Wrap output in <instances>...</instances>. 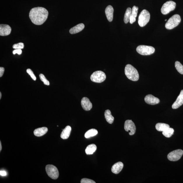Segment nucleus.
I'll list each match as a JSON object with an SVG mask.
<instances>
[{
	"label": "nucleus",
	"instance_id": "e433bc0d",
	"mask_svg": "<svg viewBox=\"0 0 183 183\" xmlns=\"http://www.w3.org/2000/svg\"><path fill=\"white\" fill-rule=\"evenodd\" d=\"M167 19H166V20H165V21H167Z\"/></svg>",
	"mask_w": 183,
	"mask_h": 183
},
{
	"label": "nucleus",
	"instance_id": "f8f14e48",
	"mask_svg": "<svg viewBox=\"0 0 183 183\" xmlns=\"http://www.w3.org/2000/svg\"><path fill=\"white\" fill-rule=\"evenodd\" d=\"M11 32V28L7 24H1L0 25V35L1 36H6L9 35Z\"/></svg>",
	"mask_w": 183,
	"mask_h": 183
},
{
	"label": "nucleus",
	"instance_id": "0eeeda50",
	"mask_svg": "<svg viewBox=\"0 0 183 183\" xmlns=\"http://www.w3.org/2000/svg\"><path fill=\"white\" fill-rule=\"evenodd\" d=\"M106 78L105 73L98 71H95L91 75V80L93 82L96 83H101L104 81Z\"/></svg>",
	"mask_w": 183,
	"mask_h": 183
},
{
	"label": "nucleus",
	"instance_id": "7ed1b4c3",
	"mask_svg": "<svg viewBox=\"0 0 183 183\" xmlns=\"http://www.w3.org/2000/svg\"><path fill=\"white\" fill-rule=\"evenodd\" d=\"M181 18L180 15L175 14L169 18L165 25L166 28L168 30L172 29L180 24Z\"/></svg>",
	"mask_w": 183,
	"mask_h": 183
},
{
	"label": "nucleus",
	"instance_id": "c756f323",
	"mask_svg": "<svg viewBox=\"0 0 183 183\" xmlns=\"http://www.w3.org/2000/svg\"><path fill=\"white\" fill-rule=\"evenodd\" d=\"M27 73L29 75L31 78H32L33 80H36V77L34 73H33V72L32 70L30 69V68H28V69H27Z\"/></svg>",
	"mask_w": 183,
	"mask_h": 183
},
{
	"label": "nucleus",
	"instance_id": "ddd939ff",
	"mask_svg": "<svg viewBox=\"0 0 183 183\" xmlns=\"http://www.w3.org/2000/svg\"><path fill=\"white\" fill-rule=\"evenodd\" d=\"M81 105L85 111H89L92 107V105L90 100L86 97H83L81 101Z\"/></svg>",
	"mask_w": 183,
	"mask_h": 183
},
{
	"label": "nucleus",
	"instance_id": "393cba45",
	"mask_svg": "<svg viewBox=\"0 0 183 183\" xmlns=\"http://www.w3.org/2000/svg\"><path fill=\"white\" fill-rule=\"evenodd\" d=\"M132 9L130 8L127 9L125 14L124 21L125 23L127 24L130 21V17L131 14Z\"/></svg>",
	"mask_w": 183,
	"mask_h": 183
},
{
	"label": "nucleus",
	"instance_id": "c9c22d12",
	"mask_svg": "<svg viewBox=\"0 0 183 183\" xmlns=\"http://www.w3.org/2000/svg\"><path fill=\"white\" fill-rule=\"evenodd\" d=\"M1 96H2V95H1V92H0V99H1Z\"/></svg>",
	"mask_w": 183,
	"mask_h": 183
},
{
	"label": "nucleus",
	"instance_id": "cd10ccee",
	"mask_svg": "<svg viewBox=\"0 0 183 183\" xmlns=\"http://www.w3.org/2000/svg\"><path fill=\"white\" fill-rule=\"evenodd\" d=\"M39 78L42 82L44 83V84L47 86H49L50 85V82L48 80L47 78H46L44 75L42 74H41L39 75Z\"/></svg>",
	"mask_w": 183,
	"mask_h": 183
},
{
	"label": "nucleus",
	"instance_id": "5701e85b",
	"mask_svg": "<svg viewBox=\"0 0 183 183\" xmlns=\"http://www.w3.org/2000/svg\"><path fill=\"white\" fill-rule=\"evenodd\" d=\"M155 128L159 131L163 132V131L170 128L169 125L162 123H159L156 125Z\"/></svg>",
	"mask_w": 183,
	"mask_h": 183
},
{
	"label": "nucleus",
	"instance_id": "f3484780",
	"mask_svg": "<svg viewBox=\"0 0 183 183\" xmlns=\"http://www.w3.org/2000/svg\"><path fill=\"white\" fill-rule=\"evenodd\" d=\"M71 131V127L69 126H66L61 133V138L64 139H67L70 136Z\"/></svg>",
	"mask_w": 183,
	"mask_h": 183
},
{
	"label": "nucleus",
	"instance_id": "72a5a7b5",
	"mask_svg": "<svg viewBox=\"0 0 183 183\" xmlns=\"http://www.w3.org/2000/svg\"><path fill=\"white\" fill-rule=\"evenodd\" d=\"M0 175L2 176H6L7 175V172L5 170H1L0 171Z\"/></svg>",
	"mask_w": 183,
	"mask_h": 183
},
{
	"label": "nucleus",
	"instance_id": "2f4dec72",
	"mask_svg": "<svg viewBox=\"0 0 183 183\" xmlns=\"http://www.w3.org/2000/svg\"><path fill=\"white\" fill-rule=\"evenodd\" d=\"M22 51L21 49H15L13 52V54L15 55L16 54H17L18 55H20L21 54Z\"/></svg>",
	"mask_w": 183,
	"mask_h": 183
},
{
	"label": "nucleus",
	"instance_id": "4be33fe9",
	"mask_svg": "<svg viewBox=\"0 0 183 183\" xmlns=\"http://www.w3.org/2000/svg\"><path fill=\"white\" fill-rule=\"evenodd\" d=\"M105 116L106 121L110 124L113 123L114 120V117L111 115V112L109 110H106L105 112Z\"/></svg>",
	"mask_w": 183,
	"mask_h": 183
},
{
	"label": "nucleus",
	"instance_id": "c85d7f7f",
	"mask_svg": "<svg viewBox=\"0 0 183 183\" xmlns=\"http://www.w3.org/2000/svg\"><path fill=\"white\" fill-rule=\"evenodd\" d=\"M24 43H20L17 44H14L13 46V49H24Z\"/></svg>",
	"mask_w": 183,
	"mask_h": 183
},
{
	"label": "nucleus",
	"instance_id": "a878e982",
	"mask_svg": "<svg viewBox=\"0 0 183 183\" xmlns=\"http://www.w3.org/2000/svg\"><path fill=\"white\" fill-rule=\"evenodd\" d=\"M174 130L172 128H168L163 132V134L167 138H170L173 134Z\"/></svg>",
	"mask_w": 183,
	"mask_h": 183
},
{
	"label": "nucleus",
	"instance_id": "473e14b6",
	"mask_svg": "<svg viewBox=\"0 0 183 183\" xmlns=\"http://www.w3.org/2000/svg\"><path fill=\"white\" fill-rule=\"evenodd\" d=\"M4 71H5V68L3 67H0V77L3 76Z\"/></svg>",
	"mask_w": 183,
	"mask_h": 183
},
{
	"label": "nucleus",
	"instance_id": "423d86ee",
	"mask_svg": "<svg viewBox=\"0 0 183 183\" xmlns=\"http://www.w3.org/2000/svg\"><path fill=\"white\" fill-rule=\"evenodd\" d=\"M46 171L49 177L53 180H57L59 177V173L57 168L52 165H47L45 167Z\"/></svg>",
	"mask_w": 183,
	"mask_h": 183
},
{
	"label": "nucleus",
	"instance_id": "9d476101",
	"mask_svg": "<svg viewBox=\"0 0 183 183\" xmlns=\"http://www.w3.org/2000/svg\"><path fill=\"white\" fill-rule=\"evenodd\" d=\"M124 128L127 132H129L130 136H133L136 132V126L132 120H128L124 123Z\"/></svg>",
	"mask_w": 183,
	"mask_h": 183
},
{
	"label": "nucleus",
	"instance_id": "bb28decb",
	"mask_svg": "<svg viewBox=\"0 0 183 183\" xmlns=\"http://www.w3.org/2000/svg\"><path fill=\"white\" fill-rule=\"evenodd\" d=\"M175 67L179 73L181 74H183V66L179 61L175 62Z\"/></svg>",
	"mask_w": 183,
	"mask_h": 183
},
{
	"label": "nucleus",
	"instance_id": "f03ea898",
	"mask_svg": "<svg viewBox=\"0 0 183 183\" xmlns=\"http://www.w3.org/2000/svg\"><path fill=\"white\" fill-rule=\"evenodd\" d=\"M124 71L127 78L130 80L133 81L138 80V73L136 68L131 64H127L125 68Z\"/></svg>",
	"mask_w": 183,
	"mask_h": 183
},
{
	"label": "nucleus",
	"instance_id": "dca6fc26",
	"mask_svg": "<svg viewBox=\"0 0 183 183\" xmlns=\"http://www.w3.org/2000/svg\"><path fill=\"white\" fill-rule=\"evenodd\" d=\"M123 167L124 164L122 162H118L112 166L111 168L112 172L114 174H118L121 171Z\"/></svg>",
	"mask_w": 183,
	"mask_h": 183
},
{
	"label": "nucleus",
	"instance_id": "9b49d317",
	"mask_svg": "<svg viewBox=\"0 0 183 183\" xmlns=\"http://www.w3.org/2000/svg\"><path fill=\"white\" fill-rule=\"evenodd\" d=\"M145 103L150 105H155L160 102L159 99L154 96L153 95L149 94L145 98Z\"/></svg>",
	"mask_w": 183,
	"mask_h": 183
},
{
	"label": "nucleus",
	"instance_id": "f257e3e1",
	"mask_svg": "<svg viewBox=\"0 0 183 183\" xmlns=\"http://www.w3.org/2000/svg\"><path fill=\"white\" fill-rule=\"evenodd\" d=\"M48 12L45 8L38 7L33 8L29 13V17L33 23L37 25L42 24L47 20Z\"/></svg>",
	"mask_w": 183,
	"mask_h": 183
},
{
	"label": "nucleus",
	"instance_id": "2eb2a0df",
	"mask_svg": "<svg viewBox=\"0 0 183 183\" xmlns=\"http://www.w3.org/2000/svg\"><path fill=\"white\" fill-rule=\"evenodd\" d=\"M114 9L111 6H108L105 10L106 16L108 21L111 22L113 20Z\"/></svg>",
	"mask_w": 183,
	"mask_h": 183
},
{
	"label": "nucleus",
	"instance_id": "b1692460",
	"mask_svg": "<svg viewBox=\"0 0 183 183\" xmlns=\"http://www.w3.org/2000/svg\"><path fill=\"white\" fill-rule=\"evenodd\" d=\"M98 134V131L95 129H91L87 131L85 135V137L86 138H90Z\"/></svg>",
	"mask_w": 183,
	"mask_h": 183
},
{
	"label": "nucleus",
	"instance_id": "39448f33",
	"mask_svg": "<svg viewBox=\"0 0 183 183\" xmlns=\"http://www.w3.org/2000/svg\"><path fill=\"white\" fill-rule=\"evenodd\" d=\"M136 51L141 55H148L154 53L155 49L153 47L150 46L140 45L137 47Z\"/></svg>",
	"mask_w": 183,
	"mask_h": 183
},
{
	"label": "nucleus",
	"instance_id": "6ab92c4d",
	"mask_svg": "<svg viewBox=\"0 0 183 183\" xmlns=\"http://www.w3.org/2000/svg\"><path fill=\"white\" fill-rule=\"evenodd\" d=\"M85 28L84 24H80L73 27L70 30V33L71 34H75L80 32L82 31Z\"/></svg>",
	"mask_w": 183,
	"mask_h": 183
},
{
	"label": "nucleus",
	"instance_id": "f704fd0d",
	"mask_svg": "<svg viewBox=\"0 0 183 183\" xmlns=\"http://www.w3.org/2000/svg\"><path fill=\"white\" fill-rule=\"evenodd\" d=\"M2 149L1 143V141L0 142V151H1Z\"/></svg>",
	"mask_w": 183,
	"mask_h": 183
},
{
	"label": "nucleus",
	"instance_id": "6e6552de",
	"mask_svg": "<svg viewBox=\"0 0 183 183\" xmlns=\"http://www.w3.org/2000/svg\"><path fill=\"white\" fill-rule=\"evenodd\" d=\"M176 3L175 2L172 1H169L166 2L162 6L161 11L163 15H166L175 9Z\"/></svg>",
	"mask_w": 183,
	"mask_h": 183
},
{
	"label": "nucleus",
	"instance_id": "20e7f679",
	"mask_svg": "<svg viewBox=\"0 0 183 183\" xmlns=\"http://www.w3.org/2000/svg\"><path fill=\"white\" fill-rule=\"evenodd\" d=\"M150 18V13L149 11L146 10H143L138 17V23L139 26L142 27L146 25L149 22Z\"/></svg>",
	"mask_w": 183,
	"mask_h": 183
},
{
	"label": "nucleus",
	"instance_id": "aec40b11",
	"mask_svg": "<svg viewBox=\"0 0 183 183\" xmlns=\"http://www.w3.org/2000/svg\"><path fill=\"white\" fill-rule=\"evenodd\" d=\"M138 10V7H136V6H134L133 7L130 19V22L131 24H132L136 21Z\"/></svg>",
	"mask_w": 183,
	"mask_h": 183
},
{
	"label": "nucleus",
	"instance_id": "7c9ffc66",
	"mask_svg": "<svg viewBox=\"0 0 183 183\" xmlns=\"http://www.w3.org/2000/svg\"><path fill=\"white\" fill-rule=\"evenodd\" d=\"M81 183H95L93 180L87 178H83L81 180Z\"/></svg>",
	"mask_w": 183,
	"mask_h": 183
},
{
	"label": "nucleus",
	"instance_id": "412c9836",
	"mask_svg": "<svg viewBox=\"0 0 183 183\" xmlns=\"http://www.w3.org/2000/svg\"><path fill=\"white\" fill-rule=\"evenodd\" d=\"M97 147L95 144H92L88 145L85 150L87 155H92L96 150Z\"/></svg>",
	"mask_w": 183,
	"mask_h": 183
},
{
	"label": "nucleus",
	"instance_id": "1a4fd4ad",
	"mask_svg": "<svg viewBox=\"0 0 183 183\" xmlns=\"http://www.w3.org/2000/svg\"><path fill=\"white\" fill-rule=\"evenodd\" d=\"M183 154V151L182 149H177L168 154V159L170 161H178L182 157Z\"/></svg>",
	"mask_w": 183,
	"mask_h": 183
},
{
	"label": "nucleus",
	"instance_id": "a211bd4d",
	"mask_svg": "<svg viewBox=\"0 0 183 183\" xmlns=\"http://www.w3.org/2000/svg\"><path fill=\"white\" fill-rule=\"evenodd\" d=\"M48 131V129L45 127L37 128L34 131V133L35 136L41 137L45 135Z\"/></svg>",
	"mask_w": 183,
	"mask_h": 183
},
{
	"label": "nucleus",
	"instance_id": "4468645a",
	"mask_svg": "<svg viewBox=\"0 0 183 183\" xmlns=\"http://www.w3.org/2000/svg\"><path fill=\"white\" fill-rule=\"evenodd\" d=\"M183 104V90L181 91L176 101L172 105L173 109H177Z\"/></svg>",
	"mask_w": 183,
	"mask_h": 183
}]
</instances>
